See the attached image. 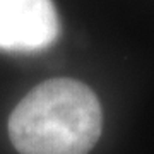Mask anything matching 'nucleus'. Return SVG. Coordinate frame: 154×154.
Segmentation results:
<instances>
[{"instance_id":"2","label":"nucleus","mask_w":154,"mask_h":154,"mask_svg":"<svg viewBox=\"0 0 154 154\" xmlns=\"http://www.w3.org/2000/svg\"><path fill=\"white\" fill-rule=\"evenodd\" d=\"M58 33L60 21L51 0H0V50L39 51Z\"/></svg>"},{"instance_id":"1","label":"nucleus","mask_w":154,"mask_h":154,"mask_svg":"<svg viewBox=\"0 0 154 154\" xmlns=\"http://www.w3.org/2000/svg\"><path fill=\"white\" fill-rule=\"evenodd\" d=\"M103 128L93 89L75 79H50L31 89L9 118V137L21 154H88Z\"/></svg>"}]
</instances>
